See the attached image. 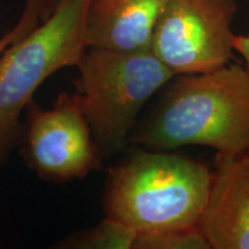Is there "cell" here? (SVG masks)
Wrapping results in <instances>:
<instances>
[{
	"label": "cell",
	"mask_w": 249,
	"mask_h": 249,
	"mask_svg": "<svg viewBox=\"0 0 249 249\" xmlns=\"http://www.w3.org/2000/svg\"><path fill=\"white\" fill-rule=\"evenodd\" d=\"M129 143L156 149L204 145L233 156L249 149V73L227 64L208 73L174 75Z\"/></svg>",
	"instance_id": "cell-1"
},
{
	"label": "cell",
	"mask_w": 249,
	"mask_h": 249,
	"mask_svg": "<svg viewBox=\"0 0 249 249\" xmlns=\"http://www.w3.org/2000/svg\"><path fill=\"white\" fill-rule=\"evenodd\" d=\"M213 171L166 152L135 151L108 170L105 217L148 234L197 226L210 194Z\"/></svg>",
	"instance_id": "cell-2"
},
{
	"label": "cell",
	"mask_w": 249,
	"mask_h": 249,
	"mask_svg": "<svg viewBox=\"0 0 249 249\" xmlns=\"http://www.w3.org/2000/svg\"><path fill=\"white\" fill-rule=\"evenodd\" d=\"M76 68V92L104 158L126 148L142 108L174 76L151 50L88 48Z\"/></svg>",
	"instance_id": "cell-3"
},
{
	"label": "cell",
	"mask_w": 249,
	"mask_h": 249,
	"mask_svg": "<svg viewBox=\"0 0 249 249\" xmlns=\"http://www.w3.org/2000/svg\"><path fill=\"white\" fill-rule=\"evenodd\" d=\"M89 0H62L52 15L0 57V166L18 145L21 116L46 79L76 67L88 49L86 18Z\"/></svg>",
	"instance_id": "cell-4"
},
{
	"label": "cell",
	"mask_w": 249,
	"mask_h": 249,
	"mask_svg": "<svg viewBox=\"0 0 249 249\" xmlns=\"http://www.w3.org/2000/svg\"><path fill=\"white\" fill-rule=\"evenodd\" d=\"M20 155L43 181L83 179L102 167L103 155L93 140L79 93L61 92L48 110L31 99L23 111Z\"/></svg>",
	"instance_id": "cell-5"
},
{
	"label": "cell",
	"mask_w": 249,
	"mask_h": 249,
	"mask_svg": "<svg viewBox=\"0 0 249 249\" xmlns=\"http://www.w3.org/2000/svg\"><path fill=\"white\" fill-rule=\"evenodd\" d=\"M234 0H167L150 50L174 75L208 73L233 58Z\"/></svg>",
	"instance_id": "cell-6"
},
{
	"label": "cell",
	"mask_w": 249,
	"mask_h": 249,
	"mask_svg": "<svg viewBox=\"0 0 249 249\" xmlns=\"http://www.w3.org/2000/svg\"><path fill=\"white\" fill-rule=\"evenodd\" d=\"M197 227L211 249H249V149L233 156L216 154Z\"/></svg>",
	"instance_id": "cell-7"
},
{
	"label": "cell",
	"mask_w": 249,
	"mask_h": 249,
	"mask_svg": "<svg viewBox=\"0 0 249 249\" xmlns=\"http://www.w3.org/2000/svg\"><path fill=\"white\" fill-rule=\"evenodd\" d=\"M167 0H89L88 48L113 51L150 50L156 23Z\"/></svg>",
	"instance_id": "cell-8"
},
{
	"label": "cell",
	"mask_w": 249,
	"mask_h": 249,
	"mask_svg": "<svg viewBox=\"0 0 249 249\" xmlns=\"http://www.w3.org/2000/svg\"><path fill=\"white\" fill-rule=\"evenodd\" d=\"M136 232L116 219L105 217L89 229L81 230L57 242L61 249H133Z\"/></svg>",
	"instance_id": "cell-9"
},
{
	"label": "cell",
	"mask_w": 249,
	"mask_h": 249,
	"mask_svg": "<svg viewBox=\"0 0 249 249\" xmlns=\"http://www.w3.org/2000/svg\"><path fill=\"white\" fill-rule=\"evenodd\" d=\"M133 249H211L197 226L138 234Z\"/></svg>",
	"instance_id": "cell-10"
},
{
	"label": "cell",
	"mask_w": 249,
	"mask_h": 249,
	"mask_svg": "<svg viewBox=\"0 0 249 249\" xmlns=\"http://www.w3.org/2000/svg\"><path fill=\"white\" fill-rule=\"evenodd\" d=\"M37 26H38V24H37V22L34 18H31L29 15L26 13H22L18 22L0 38V57H1V54L4 53V51L9 45L13 44L14 42L22 39L23 37H26L28 34L30 33V31L35 29Z\"/></svg>",
	"instance_id": "cell-11"
},
{
	"label": "cell",
	"mask_w": 249,
	"mask_h": 249,
	"mask_svg": "<svg viewBox=\"0 0 249 249\" xmlns=\"http://www.w3.org/2000/svg\"><path fill=\"white\" fill-rule=\"evenodd\" d=\"M62 0H26L24 8L29 9L43 22L57 9Z\"/></svg>",
	"instance_id": "cell-12"
},
{
	"label": "cell",
	"mask_w": 249,
	"mask_h": 249,
	"mask_svg": "<svg viewBox=\"0 0 249 249\" xmlns=\"http://www.w3.org/2000/svg\"><path fill=\"white\" fill-rule=\"evenodd\" d=\"M233 49L244 58L245 67L249 73V35H234Z\"/></svg>",
	"instance_id": "cell-13"
}]
</instances>
